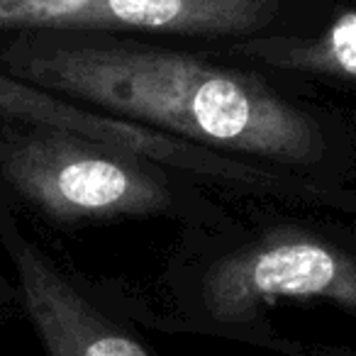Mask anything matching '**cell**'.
Listing matches in <instances>:
<instances>
[{"mask_svg":"<svg viewBox=\"0 0 356 356\" xmlns=\"http://www.w3.org/2000/svg\"><path fill=\"white\" fill-rule=\"evenodd\" d=\"M3 74L61 98L83 100L166 127L200 147H218L283 163L325 154L315 120L261 81L166 49L66 42L20 32L0 47Z\"/></svg>","mask_w":356,"mask_h":356,"instance_id":"cell-1","label":"cell"},{"mask_svg":"<svg viewBox=\"0 0 356 356\" xmlns=\"http://www.w3.org/2000/svg\"><path fill=\"white\" fill-rule=\"evenodd\" d=\"M0 191L61 222L159 215L171 208L154 163L108 144L0 120Z\"/></svg>","mask_w":356,"mask_h":356,"instance_id":"cell-2","label":"cell"},{"mask_svg":"<svg viewBox=\"0 0 356 356\" xmlns=\"http://www.w3.org/2000/svg\"><path fill=\"white\" fill-rule=\"evenodd\" d=\"M276 0H0V30H152L249 35L271 22Z\"/></svg>","mask_w":356,"mask_h":356,"instance_id":"cell-3","label":"cell"},{"mask_svg":"<svg viewBox=\"0 0 356 356\" xmlns=\"http://www.w3.org/2000/svg\"><path fill=\"white\" fill-rule=\"evenodd\" d=\"M220 312L242 310L271 296H332L356 302V264L305 234H278L225 259L208 283Z\"/></svg>","mask_w":356,"mask_h":356,"instance_id":"cell-4","label":"cell"},{"mask_svg":"<svg viewBox=\"0 0 356 356\" xmlns=\"http://www.w3.org/2000/svg\"><path fill=\"white\" fill-rule=\"evenodd\" d=\"M234 51L281 69L356 79V10L344 13L317 37L252 40L237 44Z\"/></svg>","mask_w":356,"mask_h":356,"instance_id":"cell-5","label":"cell"},{"mask_svg":"<svg viewBox=\"0 0 356 356\" xmlns=\"http://www.w3.org/2000/svg\"><path fill=\"white\" fill-rule=\"evenodd\" d=\"M6 298H10V286L6 283V278L0 276V300H6Z\"/></svg>","mask_w":356,"mask_h":356,"instance_id":"cell-6","label":"cell"}]
</instances>
